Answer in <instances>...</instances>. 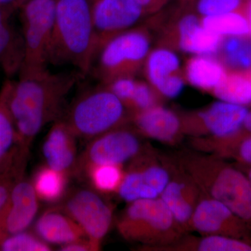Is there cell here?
Instances as JSON below:
<instances>
[{
    "mask_svg": "<svg viewBox=\"0 0 251 251\" xmlns=\"http://www.w3.org/2000/svg\"><path fill=\"white\" fill-rule=\"evenodd\" d=\"M60 251H94L88 239H84L61 246Z\"/></svg>",
    "mask_w": 251,
    "mask_h": 251,
    "instance_id": "cell-35",
    "label": "cell"
},
{
    "mask_svg": "<svg viewBox=\"0 0 251 251\" xmlns=\"http://www.w3.org/2000/svg\"><path fill=\"white\" fill-rule=\"evenodd\" d=\"M69 176L45 166L36 172L32 184L39 200L55 202L64 196Z\"/></svg>",
    "mask_w": 251,
    "mask_h": 251,
    "instance_id": "cell-26",
    "label": "cell"
},
{
    "mask_svg": "<svg viewBox=\"0 0 251 251\" xmlns=\"http://www.w3.org/2000/svg\"><path fill=\"white\" fill-rule=\"evenodd\" d=\"M148 82L161 97L175 99L182 92L184 72L179 57L173 50L158 46L151 50L143 67Z\"/></svg>",
    "mask_w": 251,
    "mask_h": 251,
    "instance_id": "cell-15",
    "label": "cell"
},
{
    "mask_svg": "<svg viewBox=\"0 0 251 251\" xmlns=\"http://www.w3.org/2000/svg\"><path fill=\"white\" fill-rule=\"evenodd\" d=\"M151 45V30L146 25L115 36L102 48L94 61L96 75L102 85L120 77H135L143 69Z\"/></svg>",
    "mask_w": 251,
    "mask_h": 251,
    "instance_id": "cell-6",
    "label": "cell"
},
{
    "mask_svg": "<svg viewBox=\"0 0 251 251\" xmlns=\"http://www.w3.org/2000/svg\"><path fill=\"white\" fill-rule=\"evenodd\" d=\"M130 121L140 133L162 143H174L183 132L179 115L160 105L130 114Z\"/></svg>",
    "mask_w": 251,
    "mask_h": 251,
    "instance_id": "cell-18",
    "label": "cell"
},
{
    "mask_svg": "<svg viewBox=\"0 0 251 251\" xmlns=\"http://www.w3.org/2000/svg\"><path fill=\"white\" fill-rule=\"evenodd\" d=\"M249 112L245 106L227 102H216L205 109L181 119L183 133L209 138H226L242 130Z\"/></svg>",
    "mask_w": 251,
    "mask_h": 251,
    "instance_id": "cell-11",
    "label": "cell"
},
{
    "mask_svg": "<svg viewBox=\"0 0 251 251\" xmlns=\"http://www.w3.org/2000/svg\"><path fill=\"white\" fill-rule=\"evenodd\" d=\"M27 158L14 146L0 164V212L6 204L16 182L24 176Z\"/></svg>",
    "mask_w": 251,
    "mask_h": 251,
    "instance_id": "cell-27",
    "label": "cell"
},
{
    "mask_svg": "<svg viewBox=\"0 0 251 251\" xmlns=\"http://www.w3.org/2000/svg\"><path fill=\"white\" fill-rule=\"evenodd\" d=\"M122 237L142 243L149 249H161L177 242L185 233L160 198L129 202L117 221Z\"/></svg>",
    "mask_w": 251,
    "mask_h": 251,
    "instance_id": "cell-4",
    "label": "cell"
},
{
    "mask_svg": "<svg viewBox=\"0 0 251 251\" xmlns=\"http://www.w3.org/2000/svg\"><path fill=\"white\" fill-rule=\"evenodd\" d=\"M178 166L204 196L227 206L251 228V188L247 175L215 154L184 153Z\"/></svg>",
    "mask_w": 251,
    "mask_h": 251,
    "instance_id": "cell-3",
    "label": "cell"
},
{
    "mask_svg": "<svg viewBox=\"0 0 251 251\" xmlns=\"http://www.w3.org/2000/svg\"><path fill=\"white\" fill-rule=\"evenodd\" d=\"M161 250L196 251H251V242L226 236L204 235L196 239H182Z\"/></svg>",
    "mask_w": 251,
    "mask_h": 251,
    "instance_id": "cell-23",
    "label": "cell"
},
{
    "mask_svg": "<svg viewBox=\"0 0 251 251\" xmlns=\"http://www.w3.org/2000/svg\"><path fill=\"white\" fill-rule=\"evenodd\" d=\"M247 0H196L195 11L201 17L217 16L245 9Z\"/></svg>",
    "mask_w": 251,
    "mask_h": 251,
    "instance_id": "cell-33",
    "label": "cell"
},
{
    "mask_svg": "<svg viewBox=\"0 0 251 251\" xmlns=\"http://www.w3.org/2000/svg\"><path fill=\"white\" fill-rule=\"evenodd\" d=\"M196 0H178L179 3L184 4H193Z\"/></svg>",
    "mask_w": 251,
    "mask_h": 251,
    "instance_id": "cell-40",
    "label": "cell"
},
{
    "mask_svg": "<svg viewBox=\"0 0 251 251\" xmlns=\"http://www.w3.org/2000/svg\"><path fill=\"white\" fill-rule=\"evenodd\" d=\"M57 0H28L20 7L24 40V59L20 74L48 69Z\"/></svg>",
    "mask_w": 251,
    "mask_h": 251,
    "instance_id": "cell-7",
    "label": "cell"
},
{
    "mask_svg": "<svg viewBox=\"0 0 251 251\" xmlns=\"http://www.w3.org/2000/svg\"><path fill=\"white\" fill-rule=\"evenodd\" d=\"M227 69L219 59L197 55L188 59L184 70L185 80L206 92H213L226 75Z\"/></svg>",
    "mask_w": 251,
    "mask_h": 251,
    "instance_id": "cell-21",
    "label": "cell"
},
{
    "mask_svg": "<svg viewBox=\"0 0 251 251\" xmlns=\"http://www.w3.org/2000/svg\"><path fill=\"white\" fill-rule=\"evenodd\" d=\"M217 153L222 157H232L241 163L251 166V133L239 131L229 138L221 140Z\"/></svg>",
    "mask_w": 251,
    "mask_h": 251,
    "instance_id": "cell-30",
    "label": "cell"
},
{
    "mask_svg": "<svg viewBox=\"0 0 251 251\" xmlns=\"http://www.w3.org/2000/svg\"><path fill=\"white\" fill-rule=\"evenodd\" d=\"M142 153L125 171L117 191L120 197L128 203L159 198L171 179L169 163L164 167Z\"/></svg>",
    "mask_w": 251,
    "mask_h": 251,
    "instance_id": "cell-12",
    "label": "cell"
},
{
    "mask_svg": "<svg viewBox=\"0 0 251 251\" xmlns=\"http://www.w3.org/2000/svg\"><path fill=\"white\" fill-rule=\"evenodd\" d=\"M245 12L247 14L248 21L249 25V35L251 36V0H247V4H246Z\"/></svg>",
    "mask_w": 251,
    "mask_h": 251,
    "instance_id": "cell-37",
    "label": "cell"
},
{
    "mask_svg": "<svg viewBox=\"0 0 251 251\" xmlns=\"http://www.w3.org/2000/svg\"><path fill=\"white\" fill-rule=\"evenodd\" d=\"M2 251H52L49 244L44 242L36 234L23 232L5 239L0 244Z\"/></svg>",
    "mask_w": 251,
    "mask_h": 251,
    "instance_id": "cell-31",
    "label": "cell"
},
{
    "mask_svg": "<svg viewBox=\"0 0 251 251\" xmlns=\"http://www.w3.org/2000/svg\"><path fill=\"white\" fill-rule=\"evenodd\" d=\"M77 138L62 119L54 122L43 145L46 166L67 176L73 175L78 157Z\"/></svg>",
    "mask_w": 251,
    "mask_h": 251,
    "instance_id": "cell-17",
    "label": "cell"
},
{
    "mask_svg": "<svg viewBox=\"0 0 251 251\" xmlns=\"http://www.w3.org/2000/svg\"><path fill=\"white\" fill-rule=\"evenodd\" d=\"M242 128H244L247 133H251V110L248 112L247 117L243 124Z\"/></svg>",
    "mask_w": 251,
    "mask_h": 251,
    "instance_id": "cell-36",
    "label": "cell"
},
{
    "mask_svg": "<svg viewBox=\"0 0 251 251\" xmlns=\"http://www.w3.org/2000/svg\"><path fill=\"white\" fill-rule=\"evenodd\" d=\"M92 14L97 57L108 41L148 17L139 0H92Z\"/></svg>",
    "mask_w": 251,
    "mask_h": 251,
    "instance_id": "cell-10",
    "label": "cell"
},
{
    "mask_svg": "<svg viewBox=\"0 0 251 251\" xmlns=\"http://www.w3.org/2000/svg\"><path fill=\"white\" fill-rule=\"evenodd\" d=\"M34 231L48 244L63 246L87 239L83 229L58 206L50 208L39 216Z\"/></svg>",
    "mask_w": 251,
    "mask_h": 251,
    "instance_id": "cell-19",
    "label": "cell"
},
{
    "mask_svg": "<svg viewBox=\"0 0 251 251\" xmlns=\"http://www.w3.org/2000/svg\"><path fill=\"white\" fill-rule=\"evenodd\" d=\"M28 0H16V9H19L20 7H21V6H22L23 4H25V3Z\"/></svg>",
    "mask_w": 251,
    "mask_h": 251,
    "instance_id": "cell-39",
    "label": "cell"
},
{
    "mask_svg": "<svg viewBox=\"0 0 251 251\" xmlns=\"http://www.w3.org/2000/svg\"><path fill=\"white\" fill-rule=\"evenodd\" d=\"M212 93L223 101L237 105L251 104V70H227Z\"/></svg>",
    "mask_w": 251,
    "mask_h": 251,
    "instance_id": "cell-22",
    "label": "cell"
},
{
    "mask_svg": "<svg viewBox=\"0 0 251 251\" xmlns=\"http://www.w3.org/2000/svg\"><path fill=\"white\" fill-rule=\"evenodd\" d=\"M160 97L161 95L148 82L137 79L134 92L126 108L130 114L148 110L160 105Z\"/></svg>",
    "mask_w": 251,
    "mask_h": 251,
    "instance_id": "cell-32",
    "label": "cell"
},
{
    "mask_svg": "<svg viewBox=\"0 0 251 251\" xmlns=\"http://www.w3.org/2000/svg\"><path fill=\"white\" fill-rule=\"evenodd\" d=\"M140 140L134 132L123 126L99 135L77 157L73 175L83 176L86 171L99 165H118L133 160L142 152Z\"/></svg>",
    "mask_w": 251,
    "mask_h": 251,
    "instance_id": "cell-8",
    "label": "cell"
},
{
    "mask_svg": "<svg viewBox=\"0 0 251 251\" xmlns=\"http://www.w3.org/2000/svg\"><path fill=\"white\" fill-rule=\"evenodd\" d=\"M10 80L5 81L0 90V164L14 148L16 141V130L8 104Z\"/></svg>",
    "mask_w": 251,
    "mask_h": 251,
    "instance_id": "cell-28",
    "label": "cell"
},
{
    "mask_svg": "<svg viewBox=\"0 0 251 251\" xmlns=\"http://www.w3.org/2000/svg\"><path fill=\"white\" fill-rule=\"evenodd\" d=\"M96 57L92 0H57L49 64L72 66L85 76Z\"/></svg>",
    "mask_w": 251,
    "mask_h": 251,
    "instance_id": "cell-2",
    "label": "cell"
},
{
    "mask_svg": "<svg viewBox=\"0 0 251 251\" xmlns=\"http://www.w3.org/2000/svg\"><path fill=\"white\" fill-rule=\"evenodd\" d=\"M125 174L122 166L107 164L91 167L85 175L96 190L108 193L118 191Z\"/></svg>",
    "mask_w": 251,
    "mask_h": 251,
    "instance_id": "cell-29",
    "label": "cell"
},
{
    "mask_svg": "<svg viewBox=\"0 0 251 251\" xmlns=\"http://www.w3.org/2000/svg\"><path fill=\"white\" fill-rule=\"evenodd\" d=\"M77 72L20 74L10 80L8 104L16 130L15 146L23 156L29 155L31 144L41 130L63 117L68 95L82 77Z\"/></svg>",
    "mask_w": 251,
    "mask_h": 251,
    "instance_id": "cell-1",
    "label": "cell"
},
{
    "mask_svg": "<svg viewBox=\"0 0 251 251\" xmlns=\"http://www.w3.org/2000/svg\"><path fill=\"white\" fill-rule=\"evenodd\" d=\"M171 179L160 198L171 211L173 217L184 232L191 230L193 212L202 193L189 175L179 166H171Z\"/></svg>",
    "mask_w": 251,
    "mask_h": 251,
    "instance_id": "cell-16",
    "label": "cell"
},
{
    "mask_svg": "<svg viewBox=\"0 0 251 251\" xmlns=\"http://www.w3.org/2000/svg\"><path fill=\"white\" fill-rule=\"evenodd\" d=\"M215 55L227 70H251V36H224Z\"/></svg>",
    "mask_w": 251,
    "mask_h": 251,
    "instance_id": "cell-24",
    "label": "cell"
},
{
    "mask_svg": "<svg viewBox=\"0 0 251 251\" xmlns=\"http://www.w3.org/2000/svg\"><path fill=\"white\" fill-rule=\"evenodd\" d=\"M121 100L102 85L82 94L62 117L77 138L92 140L130 120Z\"/></svg>",
    "mask_w": 251,
    "mask_h": 251,
    "instance_id": "cell-5",
    "label": "cell"
},
{
    "mask_svg": "<svg viewBox=\"0 0 251 251\" xmlns=\"http://www.w3.org/2000/svg\"><path fill=\"white\" fill-rule=\"evenodd\" d=\"M58 206L83 229L94 251L100 250L113 217L108 203L98 193L81 188L70 193Z\"/></svg>",
    "mask_w": 251,
    "mask_h": 251,
    "instance_id": "cell-9",
    "label": "cell"
},
{
    "mask_svg": "<svg viewBox=\"0 0 251 251\" xmlns=\"http://www.w3.org/2000/svg\"><path fill=\"white\" fill-rule=\"evenodd\" d=\"M201 24L208 30L223 36H249V25L245 9L217 16L201 17Z\"/></svg>",
    "mask_w": 251,
    "mask_h": 251,
    "instance_id": "cell-25",
    "label": "cell"
},
{
    "mask_svg": "<svg viewBox=\"0 0 251 251\" xmlns=\"http://www.w3.org/2000/svg\"><path fill=\"white\" fill-rule=\"evenodd\" d=\"M171 1V0H139L148 16L161 11Z\"/></svg>",
    "mask_w": 251,
    "mask_h": 251,
    "instance_id": "cell-34",
    "label": "cell"
},
{
    "mask_svg": "<svg viewBox=\"0 0 251 251\" xmlns=\"http://www.w3.org/2000/svg\"><path fill=\"white\" fill-rule=\"evenodd\" d=\"M16 11L0 4V68L8 77L19 73L24 59L23 33H20L11 20Z\"/></svg>",
    "mask_w": 251,
    "mask_h": 251,
    "instance_id": "cell-20",
    "label": "cell"
},
{
    "mask_svg": "<svg viewBox=\"0 0 251 251\" xmlns=\"http://www.w3.org/2000/svg\"><path fill=\"white\" fill-rule=\"evenodd\" d=\"M39 198L32 182L23 176L14 185L0 212V244L14 234L25 231L35 219Z\"/></svg>",
    "mask_w": 251,
    "mask_h": 251,
    "instance_id": "cell-14",
    "label": "cell"
},
{
    "mask_svg": "<svg viewBox=\"0 0 251 251\" xmlns=\"http://www.w3.org/2000/svg\"><path fill=\"white\" fill-rule=\"evenodd\" d=\"M191 230L202 235L226 236L251 242V228L222 202L202 195L191 221Z\"/></svg>",
    "mask_w": 251,
    "mask_h": 251,
    "instance_id": "cell-13",
    "label": "cell"
},
{
    "mask_svg": "<svg viewBox=\"0 0 251 251\" xmlns=\"http://www.w3.org/2000/svg\"><path fill=\"white\" fill-rule=\"evenodd\" d=\"M16 0H0V4L4 5V6H9L15 10H17L16 6Z\"/></svg>",
    "mask_w": 251,
    "mask_h": 251,
    "instance_id": "cell-38",
    "label": "cell"
},
{
    "mask_svg": "<svg viewBox=\"0 0 251 251\" xmlns=\"http://www.w3.org/2000/svg\"><path fill=\"white\" fill-rule=\"evenodd\" d=\"M247 176L248 179H249V183H250V186L251 188V166H249V168L247 169Z\"/></svg>",
    "mask_w": 251,
    "mask_h": 251,
    "instance_id": "cell-41",
    "label": "cell"
}]
</instances>
